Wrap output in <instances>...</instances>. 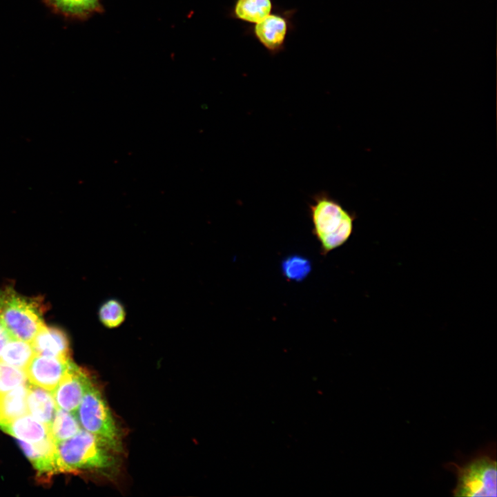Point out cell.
I'll return each mask as SVG.
<instances>
[{"label": "cell", "mask_w": 497, "mask_h": 497, "mask_svg": "<svg viewBox=\"0 0 497 497\" xmlns=\"http://www.w3.org/2000/svg\"><path fill=\"white\" fill-rule=\"evenodd\" d=\"M27 377L23 369L0 360V394L26 384Z\"/></svg>", "instance_id": "cell-20"}, {"label": "cell", "mask_w": 497, "mask_h": 497, "mask_svg": "<svg viewBox=\"0 0 497 497\" xmlns=\"http://www.w3.org/2000/svg\"><path fill=\"white\" fill-rule=\"evenodd\" d=\"M49 429L50 436L57 443L72 437L82 428L74 413L59 409Z\"/></svg>", "instance_id": "cell-17"}, {"label": "cell", "mask_w": 497, "mask_h": 497, "mask_svg": "<svg viewBox=\"0 0 497 497\" xmlns=\"http://www.w3.org/2000/svg\"><path fill=\"white\" fill-rule=\"evenodd\" d=\"M71 358L35 354L24 371L30 384L52 391L72 363Z\"/></svg>", "instance_id": "cell-8"}, {"label": "cell", "mask_w": 497, "mask_h": 497, "mask_svg": "<svg viewBox=\"0 0 497 497\" xmlns=\"http://www.w3.org/2000/svg\"><path fill=\"white\" fill-rule=\"evenodd\" d=\"M126 313L124 305L116 299H109L104 302L99 310V318L102 324L114 329L124 322Z\"/></svg>", "instance_id": "cell-19"}, {"label": "cell", "mask_w": 497, "mask_h": 497, "mask_svg": "<svg viewBox=\"0 0 497 497\" xmlns=\"http://www.w3.org/2000/svg\"><path fill=\"white\" fill-rule=\"evenodd\" d=\"M30 343L35 354L70 358L68 338L64 331L57 327L45 325Z\"/></svg>", "instance_id": "cell-10"}, {"label": "cell", "mask_w": 497, "mask_h": 497, "mask_svg": "<svg viewBox=\"0 0 497 497\" xmlns=\"http://www.w3.org/2000/svg\"><path fill=\"white\" fill-rule=\"evenodd\" d=\"M92 384L88 373L72 361L52 394L59 409L74 413Z\"/></svg>", "instance_id": "cell-7"}, {"label": "cell", "mask_w": 497, "mask_h": 497, "mask_svg": "<svg viewBox=\"0 0 497 497\" xmlns=\"http://www.w3.org/2000/svg\"><path fill=\"white\" fill-rule=\"evenodd\" d=\"M282 275L290 281L302 282L311 271V261L300 255H291L281 263Z\"/></svg>", "instance_id": "cell-18"}, {"label": "cell", "mask_w": 497, "mask_h": 497, "mask_svg": "<svg viewBox=\"0 0 497 497\" xmlns=\"http://www.w3.org/2000/svg\"><path fill=\"white\" fill-rule=\"evenodd\" d=\"M274 10L248 29V34L272 56L284 50L287 36L294 28L293 17L296 12L295 9L276 10L275 8Z\"/></svg>", "instance_id": "cell-6"}, {"label": "cell", "mask_w": 497, "mask_h": 497, "mask_svg": "<svg viewBox=\"0 0 497 497\" xmlns=\"http://www.w3.org/2000/svg\"><path fill=\"white\" fill-rule=\"evenodd\" d=\"M52 11L72 19L87 18L101 10L100 0H44Z\"/></svg>", "instance_id": "cell-15"}, {"label": "cell", "mask_w": 497, "mask_h": 497, "mask_svg": "<svg viewBox=\"0 0 497 497\" xmlns=\"http://www.w3.org/2000/svg\"><path fill=\"white\" fill-rule=\"evenodd\" d=\"M28 391V384L26 383L0 394V425L28 413L26 402Z\"/></svg>", "instance_id": "cell-13"}, {"label": "cell", "mask_w": 497, "mask_h": 497, "mask_svg": "<svg viewBox=\"0 0 497 497\" xmlns=\"http://www.w3.org/2000/svg\"><path fill=\"white\" fill-rule=\"evenodd\" d=\"M274 9L272 0H235L230 16L255 24L266 17Z\"/></svg>", "instance_id": "cell-14"}, {"label": "cell", "mask_w": 497, "mask_h": 497, "mask_svg": "<svg viewBox=\"0 0 497 497\" xmlns=\"http://www.w3.org/2000/svg\"><path fill=\"white\" fill-rule=\"evenodd\" d=\"M28 411L39 422L50 427L57 411L52 394L38 386L28 384Z\"/></svg>", "instance_id": "cell-12"}, {"label": "cell", "mask_w": 497, "mask_h": 497, "mask_svg": "<svg viewBox=\"0 0 497 497\" xmlns=\"http://www.w3.org/2000/svg\"><path fill=\"white\" fill-rule=\"evenodd\" d=\"M309 212L312 232L320 244L322 255L342 246L352 235L355 215L327 193L313 196Z\"/></svg>", "instance_id": "cell-2"}, {"label": "cell", "mask_w": 497, "mask_h": 497, "mask_svg": "<svg viewBox=\"0 0 497 497\" xmlns=\"http://www.w3.org/2000/svg\"><path fill=\"white\" fill-rule=\"evenodd\" d=\"M74 414L83 429L108 440L122 451L121 431L101 391L94 382L84 394Z\"/></svg>", "instance_id": "cell-4"}, {"label": "cell", "mask_w": 497, "mask_h": 497, "mask_svg": "<svg viewBox=\"0 0 497 497\" xmlns=\"http://www.w3.org/2000/svg\"><path fill=\"white\" fill-rule=\"evenodd\" d=\"M11 338L5 329V328L2 326V324L0 323V356L1 353L2 351V349L7 342V341Z\"/></svg>", "instance_id": "cell-21"}, {"label": "cell", "mask_w": 497, "mask_h": 497, "mask_svg": "<svg viewBox=\"0 0 497 497\" xmlns=\"http://www.w3.org/2000/svg\"><path fill=\"white\" fill-rule=\"evenodd\" d=\"M25 455L38 471L39 479L48 481L59 473L57 465V443L51 436L30 443L17 440Z\"/></svg>", "instance_id": "cell-9"}, {"label": "cell", "mask_w": 497, "mask_h": 497, "mask_svg": "<svg viewBox=\"0 0 497 497\" xmlns=\"http://www.w3.org/2000/svg\"><path fill=\"white\" fill-rule=\"evenodd\" d=\"M43 307L38 298H30L12 289L0 291V323L10 337L31 342L45 324Z\"/></svg>", "instance_id": "cell-3"}, {"label": "cell", "mask_w": 497, "mask_h": 497, "mask_svg": "<svg viewBox=\"0 0 497 497\" xmlns=\"http://www.w3.org/2000/svg\"><path fill=\"white\" fill-rule=\"evenodd\" d=\"M122 451L108 440L81 429L72 437L57 443L59 473L116 469Z\"/></svg>", "instance_id": "cell-1"}, {"label": "cell", "mask_w": 497, "mask_h": 497, "mask_svg": "<svg viewBox=\"0 0 497 497\" xmlns=\"http://www.w3.org/2000/svg\"><path fill=\"white\" fill-rule=\"evenodd\" d=\"M456 496H496V462L489 456L477 458L457 467Z\"/></svg>", "instance_id": "cell-5"}, {"label": "cell", "mask_w": 497, "mask_h": 497, "mask_svg": "<svg viewBox=\"0 0 497 497\" xmlns=\"http://www.w3.org/2000/svg\"><path fill=\"white\" fill-rule=\"evenodd\" d=\"M35 354L30 342L11 338L2 349L0 360L24 370Z\"/></svg>", "instance_id": "cell-16"}, {"label": "cell", "mask_w": 497, "mask_h": 497, "mask_svg": "<svg viewBox=\"0 0 497 497\" xmlns=\"http://www.w3.org/2000/svg\"><path fill=\"white\" fill-rule=\"evenodd\" d=\"M5 432L28 442H37L50 436L49 427L26 414L0 425Z\"/></svg>", "instance_id": "cell-11"}]
</instances>
